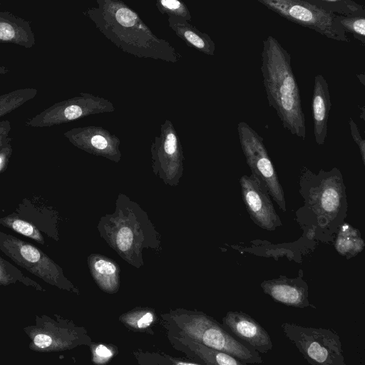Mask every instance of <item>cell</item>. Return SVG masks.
I'll return each mask as SVG.
<instances>
[{"instance_id": "obj_34", "label": "cell", "mask_w": 365, "mask_h": 365, "mask_svg": "<svg viewBox=\"0 0 365 365\" xmlns=\"http://www.w3.org/2000/svg\"><path fill=\"white\" fill-rule=\"evenodd\" d=\"M359 80L361 81V83L364 86L365 85V76L364 73L357 74L356 75Z\"/></svg>"}, {"instance_id": "obj_28", "label": "cell", "mask_w": 365, "mask_h": 365, "mask_svg": "<svg viewBox=\"0 0 365 365\" xmlns=\"http://www.w3.org/2000/svg\"><path fill=\"white\" fill-rule=\"evenodd\" d=\"M92 353V361L97 364L108 362L115 355L116 349L103 344L89 345Z\"/></svg>"}, {"instance_id": "obj_31", "label": "cell", "mask_w": 365, "mask_h": 365, "mask_svg": "<svg viewBox=\"0 0 365 365\" xmlns=\"http://www.w3.org/2000/svg\"><path fill=\"white\" fill-rule=\"evenodd\" d=\"M11 129V123L9 120L0 121V148L7 141Z\"/></svg>"}, {"instance_id": "obj_10", "label": "cell", "mask_w": 365, "mask_h": 365, "mask_svg": "<svg viewBox=\"0 0 365 365\" xmlns=\"http://www.w3.org/2000/svg\"><path fill=\"white\" fill-rule=\"evenodd\" d=\"M237 133L241 148L252 174L264 184L271 197L282 212H286L284 192L263 138L244 121L238 123Z\"/></svg>"}, {"instance_id": "obj_23", "label": "cell", "mask_w": 365, "mask_h": 365, "mask_svg": "<svg viewBox=\"0 0 365 365\" xmlns=\"http://www.w3.org/2000/svg\"><path fill=\"white\" fill-rule=\"evenodd\" d=\"M157 319L155 312L150 308H135L119 317L125 326L135 331H150Z\"/></svg>"}, {"instance_id": "obj_9", "label": "cell", "mask_w": 365, "mask_h": 365, "mask_svg": "<svg viewBox=\"0 0 365 365\" xmlns=\"http://www.w3.org/2000/svg\"><path fill=\"white\" fill-rule=\"evenodd\" d=\"M273 12L323 36L350 42L338 21L337 15L302 0H256Z\"/></svg>"}, {"instance_id": "obj_26", "label": "cell", "mask_w": 365, "mask_h": 365, "mask_svg": "<svg viewBox=\"0 0 365 365\" xmlns=\"http://www.w3.org/2000/svg\"><path fill=\"white\" fill-rule=\"evenodd\" d=\"M339 24L346 34L365 45V16L337 15Z\"/></svg>"}, {"instance_id": "obj_19", "label": "cell", "mask_w": 365, "mask_h": 365, "mask_svg": "<svg viewBox=\"0 0 365 365\" xmlns=\"http://www.w3.org/2000/svg\"><path fill=\"white\" fill-rule=\"evenodd\" d=\"M19 215L35 225L41 232L58 241L56 221L47 210H40L29 201L20 204L15 211Z\"/></svg>"}, {"instance_id": "obj_6", "label": "cell", "mask_w": 365, "mask_h": 365, "mask_svg": "<svg viewBox=\"0 0 365 365\" xmlns=\"http://www.w3.org/2000/svg\"><path fill=\"white\" fill-rule=\"evenodd\" d=\"M36 314L35 322L23 329L29 339V347L37 352H58L90 345L91 339L84 327L55 314Z\"/></svg>"}, {"instance_id": "obj_30", "label": "cell", "mask_w": 365, "mask_h": 365, "mask_svg": "<svg viewBox=\"0 0 365 365\" xmlns=\"http://www.w3.org/2000/svg\"><path fill=\"white\" fill-rule=\"evenodd\" d=\"M11 140L12 139L9 137L5 144L0 148V173L6 169L11 157L13 152Z\"/></svg>"}, {"instance_id": "obj_33", "label": "cell", "mask_w": 365, "mask_h": 365, "mask_svg": "<svg viewBox=\"0 0 365 365\" xmlns=\"http://www.w3.org/2000/svg\"><path fill=\"white\" fill-rule=\"evenodd\" d=\"M92 145L100 150L106 148L108 145L107 140L101 135H95L91 139Z\"/></svg>"}, {"instance_id": "obj_16", "label": "cell", "mask_w": 365, "mask_h": 365, "mask_svg": "<svg viewBox=\"0 0 365 365\" xmlns=\"http://www.w3.org/2000/svg\"><path fill=\"white\" fill-rule=\"evenodd\" d=\"M88 264L91 275L103 292L113 294L120 287V269L118 264L108 257L92 254L88 257Z\"/></svg>"}, {"instance_id": "obj_1", "label": "cell", "mask_w": 365, "mask_h": 365, "mask_svg": "<svg viewBox=\"0 0 365 365\" xmlns=\"http://www.w3.org/2000/svg\"><path fill=\"white\" fill-rule=\"evenodd\" d=\"M299 192L304 205L296 211V220L307 237L323 242L334 236L347 215L346 185L338 168L321 169L318 173L300 169Z\"/></svg>"}, {"instance_id": "obj_7", "label": "cell", "mask_w": 365, "mask_h": 365, "mask_svg": "<svg viewBox=\"0 0 365 365\" xmlns=\"http://www.w3.org/2000/svg\"><path fill=\"white\" fill-rule=\"evenodd\" d=\"M282 331L312 365H346L339 335L329 329L284 322Z\"/></svg>"}, {"instance_id": "obj_4", "label": "cell", "mask_w": 365, "mask_h": 365, "mask_svg": "<svg viewBox=\"0 0 365 365\" xmlns=\"http://www.w3.org/2000/svg\"><path fill=\"white\" fill-rule=\"evenodd\" d=\"M162 318L168 331L227 353L246 364L263 362L257 351L236 339L222 324L204 312L176 309L162 314Z\"/></svg>"}, {"instance_id": "obj_20", "label": "cell", "mask_w": 365, "mask_h": 365, "mask_svg": "<svg viewBox=\"0 0 365 365\" xmlns=\"http://www.w3.org/2000/svg\"><path fill=\"white\" fill-rule=\"evenodd\" d=\"M364 245L358 229L345 222L339 226L334 242L335 249L339 255L350 259L361 252Z\"/></svg>"}, {"instance_id": "obj_25", "label": "cell", "mask_w": 365, "mask_h": 365, "mask_svg": "<svg viewBox=\"0 0 365 365\" xmlns=\"http://www.w3.org/2000/svg\"><path fill=\"white\" fill-rule=\"evenodd\" d=\"M36 93L35 88H21L0 96V117L32 99Z\"/></svg>"}, {"instance_id": "obj_18", "label": "cell", "mask_w": 365, "mask_h": 365, "mask_svg": "<svg viewBox=\"0 0 365 365\" xmlns=\"http://www.w3.org/2000/svg\"><path fill=\"white\" fill-rule=\"evenodd\" d=\"M168 22L169 27L187 45L205 54L214 55L215 43L208 34L201 32L189 21L180 17L168 16Z\"/></svg>"}, {"instance_id": "obj_2", "label": "cell", "mask_w": 365, "mask_h": 365, "mask_svg": "<svg viewBox=\"0 0 365 365\" xmlns=\"http://www.w3.org/2000/svg\"><path fill=\"white\" fill-rule=\"evenodd\" d=\"M86 14L116 46L139 57L176 60L174 47L157 37L140 16L120 0H96Z\"/></svg>"}, {"instance_id": "obj_8", "label": "cell", "mask_w": 365, "mask_h": 365, "mask_svg": "<svg viewBox=\"0 0 365 365\" xmlns=\"http://www.w3.org/2000/svg\"><path fill=\"white\" fill-rule=\"evenodd\" d=\"M98 230L108 245L122 259L136 268L144 264V250H156L160 245L159 233L151 225L121 222L101 225Z\"/></svg>"}, {"instance_id": "obj_14", "label": "cell", "mask_w": 365, "mask_h": 365, "mask_svg": "<svg viewBox=\"0 0 365 365\" xmlns=\"http://www.w3.org/2000/svg\"><path fill=\"white\" fill-rule=\"evenodd\" d=\"M168 338L173 346L200 364L246 365L247 364L224 351L207 346L189 337L168 331Z\"/></svg>"}, {"instance_id": "obj_12", "label": "cell", "mask_w": 365, "mask_h": 365, "mask_svg": "<svg viewBox=\"0 0 365 365\" xmlns=\"http://www.w3.org/2000/svg\"><path fill=\"white\" fill-rule=\"evenodd\" d=\"M222 327L235 338L260 354H267L273 344L267 331L252 317L242 312L230 311L222 318Z\"/></svg>"}, {"instance_id": "obj_17", "label": "cell", "mask_w": 365, "mask_h": 365, "mask_svg": "<svg viewBox=\"0 0 365 365\" xmlns=\"http://www.w3.org/2000/svg\"><path fill=\"white\" fill-rule=\"evenodd\" d=\"M0 43H13L26 48L35 44L29 21L8 11H0Z\"/></svg>"}, {"instance_id": "obj_27", "label": "cell", "mask_w": 365, "mask_h": 365, "mask_svg": "<svg viewBox=\"0 0 365 365\" xmlns=\"http://www.w3.org/2000/svg\"><path fill=\"white\" fill-rule=\"evenodd\" d=\"M156 6L161 14L191 21L190 11L181 0H156Z\"/></svg>"}, {"instance_id": "obj_35", "label": "cell", "mask_w": 365, "mask_h": 365, "mask_svg": "<svg viewBox=\"0 0 365 365\" xmlns=\"http://www.w3.org/2000/svg\"><path fill=\"white\" fill-rule=\"evenodd\" d=\"M359 109L361 110V115H359V117L363 120H364V106H362L361 108H359Z\"/></svg>"}, {"instance_id": "obj_22", "label": "cell", "mask_w": 365, "mask_h": 365, "mask_svg": "<svg viewBox=\"0 0 365 365\" xmlns=\"http://www.w3.org/2000/svg\"><path fill=\"white\" fill-rule=\"evenodd\" d=\"M0 225L31 238L41 245H45V239L41 232L35 225L21 217L16 212L4 217H0Z\"/></svg>"}, {"instance_id": "obj_5", "label": "cell", "mask_w": 365, "mask_h": 365, "mask_svg": "<svg viewBox=\"0 0 365 365\" xmlns=\"http://www.w3.org/2000/svg\"><path fill=\"white\" fill-rule=\"evenodd\" d=\"M0 251L15 264L44 282L61 290L79 294V290L65 276L63 269L33 244L0 232Z\"/></svg>"}, {"instance_id": "obj_24", "label": "cell", "mask_w": 365, "mask_h": 365, "mask_svg": "<svg viewBox=\"0 0 365 365\" xmlns=\"http://www.w3.org/2000/svg\"><path fill=\"white\" fill-rule=\"evenodd\" d=\"M327 11L345 16H365V8L354 0H302Z\"/></svg>"}, {"instance_id": "obj_21", "label": "cell", "mask_w": 365, "mask_h": 365, "mask_svg": "<svg viewBox=\"0 0 365 365\" xmlns=\"http://www.w3.org/2000/svg\"><path fill=\"white\" fill-rule=\"evenodd\" d=\"M17 283L23 284L38 292H46L40 284L25 275L19 268L0 255V287Z\"/></svg>"}, {"instance_id": "obj_15", "label": "cell", "mask_w": 365, "mask_h": 365, "mask_svg": "<svg viewBox=\"0 0 365 365\" xmlns=\"http://www.w3.org/2000/svg\"><path fill=\"white\" fill-rule=\"evenodd\" d=\"M331 107V96L327 81L322 74H317L314 82L312 111L314 140L318 145H323L325 143Z\"/></svg>"}, {"instance_id": "obj_11", "label": "cell", "mask_w": 365, "mask_h": 365, "mask_svg": "<svg viewBox=\"0 0 365 365\" xmlns=\"http://www.w3.org/2000/svg\"><path fill=\"white\" fill-rule=\"evenodd\" d=\"M239 181L242 198L252 222L267 231L281 227L282 221L264 184L253 174L243 175Z\"/></svg>"}, {"instance_id": "obj_3", "label": "cell", "mask_w": 365, "mask_h": 365, "mask_svg": "<svg viewBox=\"0 0 365 365\" xmlns=\"http://www.w3.org/2000/svg\"><path fill=\"white\" fill-rule=\"evenodd\" d=\"M261 57V71L269 106L276 110L284 129L305 140V118L291 55L276 38L268 36L262 42Z\"/></svg>"}, {"instance_id": "obj_29", "label": "cell", "mask_w": 365, "mask_h": 365, "mask_svg": "<svg viewBox=\"0 0 365 365\" xmlns=\"http://www.w3.org/2000/svg\"><path fill=\"white\" fill-rule=\"evenodd\" d=\"M349 125L352 138L359 147L362 163L365 165V141L361 136L356 123L351 117L349 119Z\"/></svg>"}, {"instance_id": "obj_32", "label": "cell", "mask_w": 365, "mask_h": 365, "mask_svg": "<svg viewBox=\"0 0 365 365\" xmlns=\"http://www.w3.org/2000/svg\"><path fill=\"white\" fill-rule=\"evenodd\" d=\"M165 150L168 154H173L176 149V138L173 133H169L165 142Z\"/></svg>"}, {"instance_id": "obj_13", "label": "cell", "mask_w": 365, "mask_h": 365, "mask_svg": "<svg viewBox=\"0 0 365 365\" xmlns=\"http://www.w3.org/2000/svg\"><path fill=\"white\" fill-rule=\"evenodd\" d=\"M302 272L299 270V276L295 278L280 275L278 278L265 279L260 287L264 294L279 303L297 308H315L309 303V286Z\"/></svg>"}]
</instances>
